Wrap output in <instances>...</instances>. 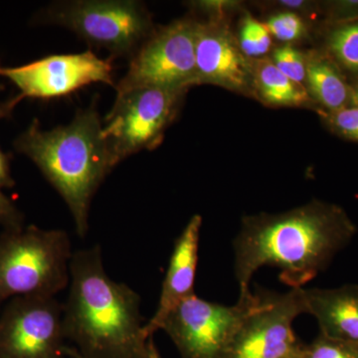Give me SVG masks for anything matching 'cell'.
I'll use <instances>...</instances> for the list:
<instances>
[{
    "label": "cell",
    "mask_w": 358,
    "mask_h": 358,
    "mask_svg": "<svg viewBox=\"0 0 358 358\" xmlns=\"http://www.w3.org/2000/svg\"><path fill=\"white\" fill-rule=\"evenodd\" d=\"M357 226L338 205L315 201L282 213H261L242 220L233 241L239 299H250L252 278L271 266L291 289H303L345 249Z\"/></svg>",
    "instance_id": "obj_1"
},
{
    "label": "cell",
    "mask_w": 358,
    "mask_h": 358,
    "mask_svg": "<svg viewBox=\"0 0 358 358\" xmlns=\"http://www.w3.org/2000/svg\"><path fill=\"white\" fill-rule=\"evenodd\" d=\"M140 307V296L106 272L99 245L73 253L63 327L82 357H147Z\"/></svg>",
    "instance_id": "obj_2"
},
{
    "label": "cell",
    "mask_w": 358,
    "mask_h": 358,
    "mask_svg": "<svg viewBox=\"0 0 358 358\" xmlns=\"http://www.w3.org/2000/svg\"><path fill=\"white\" fill-rule=\"evenodd\" d=\"M13 147L38 167L69 208L77 234L86 236L92 199L113 171L96 103L78 110L70 124L50 131L33 120Z\"/></svg>",
    "instance_id": "obj_3"
},
{
    "label": "cell",
    "mask_w": 358,
    "mask_h": 358,
    "mask_svg": "<svg viewBox=\"0 0 358 358\" xmlns=\"http://www.w3.org/2000/svg\"><path fill=\"white\" fill-rule=\"evenodd\" d=\"M72 245L64 230L35 225L0 234V305L20 296H54L69 286Z\"/></svg>",
    "instance_id": "obj_4"
},
{
    "label": "cell",
    "mask_w": 358,
    "mask_h": 358,
    "mask_svg": "<svg viewBox=\"0 0 358 358\" xmlns=\"http://www.w3.org/2000/svg\"><path fill=\"white\" fill-rule=\"evenodd\" d=\"M63 26L113 57H133L155 31L150 13L134 0H78L54 4L42 18Z\"/></svg>",
    "instance_id": "obj_5"
},
{
    "label": "cell",
    "mask_w": 358,
    "mask_h": 358,
    "mask_svg": "<svg viewBox=\"0 0 358 358\" xmlns=\"http://www.w3.org/2000/svg\"><path fill=\"white\" fill-rule=\"evenodd\" d=\"M185 91L134 88L117 93L103 122V136L112 169L136 152L152 150L178 114Z\"/></svg>",
    "instance_id": "obj_6"
},
{
    "label": "cell",
    "mask_w": 358,
    "mask_h": 358,
    "mask_svg": "<svg viewBox=\"0 0 358 358\" xmlns=\"http://www.w3.org/2000/svg\"><path fill=\"white\" fill-rule=\"evenodd\" d=\"M197 21L176 20L152 34L129 59L117 93L134 88L186 91L199 83L195 63Z\"/></svg>",
    "instance_id": "obj_7"
},
{
    "label": "cell",
    "mask_w": 358,
    "mask_h": 358,
    "mask_svg": "<svg viewBox=\"0 0 358 358\" xmlns=\"http://www.w3.org/2000/svg\"><path fill=\"white\" fill-rule=\"evenodd\" d=\"M258 301L259 294L226 306L194 294L167 315L160 331L171 338L181 358H222Z\"/></svg>",
    "instance_id": "obj_8"
},
{
    "label": "cell",
    "mask_w": 358,
    "mask_h": 358,
    "mask_svg": "<svg viewBox=\"0 0 358 358\" xmlns=\"http://www.w3.org/2000/svg\"><path fill=\"white\" fill-rule=\"evenodd\" d=\"M303 289L259 294L258 303L247 315L222 358L303 357L306 345L293 329L294 320L307 313Z\"/></svg>",
    "instance_id": "obj_9"
},
{
    "label": "cell",
    "mask_w": 358,
    "mask_h": 358,
    "mask_svg": "<svg viewBox=\"0 0 358 358\" xmlns=\"http://www.w3.org/2000/svg\"><path fill=\"white\" fill-rule=\"evenodd\" d=\"M63 305L54 296H20L0 315V358H68Z\"/></svg>",
    "instance_id": "obj_10"
},
{
    "label": "cell",
    "mask_w": 358,
    "mask_h": 358,
    "mask_svg": "<svg viewBox=\"0 0 358 358\" xmlns=\"http://www.w3.org/2000/svg\"><path fill=\"white\" fill-rule=\"evenodd\" d=\"M112 60L92 51L49 55L21 66L0 65V77L20 91V98L50 100L96 83L114 86Z\"/></svg>",
    "instance_id": "obj_11"
},
{
    "label": "cell",
    "mask_w": 358,
    "mask_h": 358,
    "mask_svg": "<svg viewBox=\"0 0 358 358\" xmlns=\"http://www.w3.org/2000/svg\"><path fill=\"white\" fill-rule=\"evenodd\" d=\"M195 63L199 83L219 85L244 91L251 84V67L239 45L217 23H199L195 39Z\"/></svg>",
    "instance_id": "obj_12"
},
{
    "label": "cell",
    "mask_w": 358,
    "mask_h": 358,
    "mask_svg": "<svg viewBox=\"0 0 358 358\" xmlns=\"http://www.w3.org/2000/svg\"><path fill=\"white\" fill-rule=\"evenodd\" d=\"M201 226V216L195 214L174 242L169 268L162 282L159 305L152 319L145 324V333L148 338L160 331L167 315L176 306L195 294Z\"/></svg>",
    "instance_id": "obj_13"
},
{
    "label": "cell",
    "mask_w": 358,
    "mask_h": 358,
    "mask_svg": "<svg viewBox=\"0 0 358 358\" xmlns=\"http://www.w3.org/2000/svg\"><path fill=\"white\" fill-rule=\"evenodd\" d=\"M307 313L313 315L320 334L358 343V286L303 289Z\"/></svg>",
    "instance_id": "obj_14"
},
{
    "label": "cell",
    "mask_w": 358,
    "mask_h": 358,
    "mask_svg": "<svg viewBox=\"0 0 358 358\" xmlns=\"http://www.w3.org/2000/svg\"><path fill=\"white\" fill-rule=\"evenodd\" d=\"M306 70L308 89L324 107L331 112L348 107L353 92L350 91L333 63L324 58L308 59Z\"/></svg>",
    "instance_id": "obj_15"
},
{
    "label": "cell",
    "mask_w": 358,
    "mask_h": 358,
    "mask_svg": "<svg viewBox=\"0 0 358 358\" xmlns=\"http://www.w3.org/2000/svg\"><path fill=\"white\" fill-rule=\"evenodd\" d=\"M254 82L266 102L275 106H301L310 101L303 85L294 83L278 70L272 60L259 61Z\"/></svg>",
    "instance_id": "obj_16"
},
{
    "label": "cell",
    "mask_w": 358,
    "mask_h": 358,
    "mask_svg": "<svg viewBox=\"0 0 358 358\" xmlns=\"http://www.w3.org/2000/svg\"><path fill=\"white\" fill-rule=\"evenodd\" d=\"M21 101L22 99L18 94L6 101H0V121L10 117ZM15 182L11 176L10 159L0 148V227L3 230L18 229L24 226L22 212L4 192L13 188Z\"/></svg>",
    "instance_id": "obj_17"
},
{
    "label": "cell",
    "mask_w": 358,
    "mask_h": 358,
    "mask_svg": "<svg viewBox=\"0 0 358 358\" xmlns=\"http://www.w3.org/2000/svg\"><path fill=\"white\" fill-rule=\"evenodd\" d=\"M329 44L341 64L358 72V22L336 28L329 37Z\"/></svg>",
    "instance_id": "obj_18"
},
{
    "label": "cell",
    "mask_w": 358,
    "mask_h": 358,
    "mask_svg": "<svg viewBox=\"0 0 358 358\" xmlns=\"http://www.w3.org/2000/svg\"><path fill=\"white\" fill-rule=\"evenodd\" d=\"M272 38L267 26L260 21L246 16L240 31V48L244 55L258 57L267 53L270 49Z\"/></svg>",
    "instance_id": "obj_19"
},
{
    "label": "cell",
    "mask_w": 358,
    "mask_h": 358,
    "mask_svg": "<svg viewBox=\"0 0 358 358\" xmlns=\"http://www.w3.org/2000/svg\"><path fill=\"white\" fill-rule=\"evenodd\" d=\"M303 358H358V343L319 334L310 345L305 346Z\"/></svg>",
    "instance_id": "obj_20"
},
{
    "label": "cell",
    "mask_w": 358,
    "mask_h": 358,
    "mask_svg": "<svg viewBox=\"0 0 358 358\" xmlns=\"http://www.w3.org/2000/svg\"><path fill=\"white\" fill-rule=\"evenodd\" d=\"M272 62L280 72L294 83L301 85V82L305 81L307 76V60L293 47L284 46L277 49L273 55Z\"/></svg>",
    "instance_id": "obj_21"
},
{
    "label": "cell",
    "mask_w": 358,
    "mask_h": 358,
    "mask_svg": "<svg viewBox=\"0 0 358 358\" xmlns=\"http://www.w3.org/2000/svg\"><path fill=\"white\" fill-rule=\"evenodd\" d=\"M266 26L271 35L282 42H291L300 38L305 30L301 17L293 13L275 14L268 18Z\"/></svg>",
    "instance_id": "obj_22"
},
{
    "label": "cell",
    "mask_w": 358,
    "mask_h": 358,
    "mask_svg": "<svg viewBox=\"0 0 358 358\" xmlns=\"http://www.w3.org/2000/svg\"><path fill=\"white\" fill-rule=\"evenodd\" d=\"M327 115L329 124L341 136L358 141V105L329 112Z\"/></svg>",
    "instance_id": "obj_23"
},
{
    "label": "cell",
    "mask_w": 358,
    "mask_h": 358,
    "mask_svg": "<svg viewBox=\"0 0 358 358\" xmlns=\"http://www.w3.org/2000/svg\"><path fill=\"white\" fill-rule=\"evenodd\" d=\"M145 358H162L152 338L148 339L147 357Z\"/></svg>",
    "instance_id": "obj_24"
},
{
    "label": "cell",
    "mask_w": 358,
    "mask_h": 358,
    "mask_svg": "<svg viewBox=\"0 0 358 358\" xmlns=\"http://www.w3.org/2000/svg\"><path fill=\"white\" fill-rule=\"evenodd\" d=\"M68 358H84L82 357L79 353L77 352V350H71V348H68L67 350Z\"/></svg>",
    "instance_id": "obj_25"
},
{
    "label": "cell",
    "mask_w": 358,
    "mask_h": 358,
    "mask_svg": "<svg viewBox=\"0 0 358 358\" xmlns=\"http://www.w3.org/2000/svg\"><path fill=\"white\" fill-rule=\"evenodd\" d=\"M352 102L353 105H358V88L352 93Z\"/></svg>",
    "instance_id": "obj_26"
},
{
    "label": "cell",
    "mask_w": 358,
    "mask_h": 358,
    "mask_svg": "<svg viewBox=\"0 0 358 358\" xmlns=\"http://www.w3.org/2000/svg\"><path fill=\"white\" fill-rule=\"evenodd\" d=\"M2 89H3V87H2L1 85H0V91H1Z\"/></svg>",
    "instance_id": "obj_27"
},
{
    "label": "cell",
    "mask_w": 358,
    "mask_h": 358,
    "mask_svg": "<svg viewBox=\"0 0 358 358\" xmlns=\"http://www.w3.org/2000/svg\"><path fill=\"white\" fill-rule=\"evenodd\" d=\"M301 358H303V357H301Z\"/></svg>",
    "instance_id": "obj_28"
}]
</instances>
